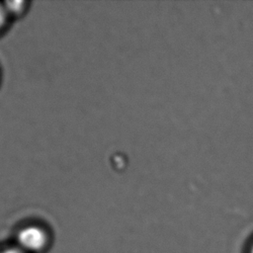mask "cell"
Masks as SVG:
<instances>
[{"label":"cell","mask_w":253,"mask_h":253,"mask_svg":"<svg viewBox=\"0 0 253 253\" xmlns=\"http://www.w3.org/2000/svg\"><path fill=\"white\" fill-rule=\"evenodd\" d=\"M6 15H7V11L5 9V7L0 5V29L3 27V25L5 24L6 21Z\"/></svg>","instance_id":"obj_2"},{"label":"cell","mask_w":253,"mask_h":253,"mask_svg":"<svg viewBox=\"0 0 253 253\" xmlns=\"http://www.w3.org/2000/svg\"><path fill=\"white\" fill-rule=\"evenodd\" d=\"M47 239L46 232L37 225H29L22 228L17 236L20 249L25 253H37L43 250L47 244Z\"/></svg>","instance_id":"obj_1"},{"label":"cell","mask_w":253,"mask_h":253,"mask_svg":"<svg viewBox=\"0 0 253 253\" xmlns=\"http://www.w3.org/2000/svg\"><path fill=\"white\" fill-rule=\"evenodd\" d=\"M251 253H253V246H252V248H251Z\"/></svg>","instance_id":"obj_4"},{"label":"cell","mask_w":253,"mask_h":253,"mask_svg":"<svg viewBox=\"0 0 253 253\" xmlns=\"http://www.w3.org/2000/svg\"><path fill=\"white\" fill-rule=\"evenodd\" d=\"M0 253H25L23 250H21L20 248H9V249H5L3 251H1Z\"/></svg>","instance_id":"obj_3"}]
</instances>
